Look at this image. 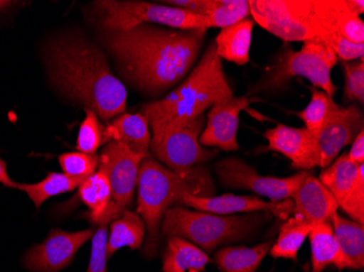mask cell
Wrapping results in <instances>:
<instances>
[{
	"label": "cell",
	"instance_id": "cell-18",
	"mask_svg": "<svg viewBox=\"0 0 364 272\" xmlns=\"http://www.w3.org/2000/svg\"><path fill=\"white\" fill-rule=\"evenodd\" d=\"M294 214H299L309 224L329 222L338 210V204L326 186L313 175L306 173L291 197Z\"/></svg>",
	"mask_w": 364,
	"mask_h": 272
},
{
	"label": "cell",
	"instance_id": "cell-1",
	"mask_svg": "<svg viewBox=\"0 0 364 272\" xmlns=\"http://www.w3.org/2000/svg\"><path fill=\"white\" fill-rule=\"evenodd\" d=\"M206 31L176 30L144 24L124 31H104V46L127 83L141 93L159 96L191 72Z\"/></svg>",
	"mask_w": 364,
	"mask_h": 272
},
{
	"label": "cell",
	"instance_id": "cell-33",
	"mask_svg": "<svg viewBox=\"0 0 364 272\" xmlns=\"http://www.w3.org/2000/svg\"><path fill=\"white\" fill-rule=\"evenodd\" d=\"M58 161L65 175L83 181L97 171L100 163L97 155H87L81 151L61 154Z\"/></svg>",
	"mask_w": 364,
	"mask_h": 272
},
{
	"label": "cell",
	"instance_id": "cell-38",
	"mask_svg": "<svg viewBox=\"0 0 364 272\" xmlns=\"http://www.w3.org/2000/svg\"><path fill=\"white\" fill-rule=\"evenodd\" d=\"M0 183L10 189H18V185H19V183L12 181L10 175H8L7 163L1 158H0Z\"/></svg>",
	"mask_w": 364,
	"mask_h": 272
},
{
	"label": "cell",
	"instance_id": "cell-26",
	"mask_svg": "<svg viewBox=\"0 0 364 272\" xmlns=\"http://www.w3.org/2000/svg\"><path fill=\"white\" fill-rule=\"evenodd\" d=\"M145 232L146 228L140 214L130 210L124 212L119 218L112 221L110 224V233L107 240L108 259L122 247L140 249L144 242Z\"/></svg>",
	"mask_w": 364,
	"mask_h": 272
},
{
	"label": "cell",
	"instance_id": "cell-15",
	"mask_svg": "<svg viewBox=\"0 0 364 272\" xmlns=\"http://www.w3.org/2000/svg\"><path fill=\"white\" fill-rule=\"evenodd\" d=\"M182 205L210 214L230 216L235 212H271L279 219H288L294 212L292 200L282 202L264 200L257 196H237L224 194L220 196H196L187 194L182 198Z\"/></svg>",
	"mask_w": 364,
	"mask_h": 272
},
{
	"label": "cell",
	"instance_id": "cell-11",
	"mask_svg": "<svg viewBox=\"0 0 364 272\" xmlns=\"http://www.w3.org/2000/svg\"><path fill=\"white\" fill-rule=\"evenodd\" d=\"M215 170L220 181L226 187L247 190L271 202L290 200L306 175V171L291 177H263L255 168L236 157H229L216 163Z\"/></svg>",
	"mask_w": 364,
	"mask_h": 272
},
{
	"label": "cell",
	"instance_id": "cell-25",
	"mask_svg": "<svg viewBox=\"0 0 364 272\" xmlns=\"http://www.w3.org/2000/svg\"><path fill=\"white\" fill-rule=\"evenodd\" d=\"M309 239L312 257L311 272H322L331 263L338 269H345L343 259L331 222L313 226L312 230L309 233Z\"/></svg>",
	"mask_w": 364,
	"mask_h": 272
},
{
	"label": "cell",
	"instance_id": "cell-14",
	"mask_svg": "<svg viewBox=\"0 0 364 272\" xmlns=\"http://www.w3.org/2000/svg\"><path fill=\"white\" fill-rule=\"evenodd\" d=\"M249 105L250 99L247 96H231L216 102L206 116L200 144L203 147H218L224 151H238L239 116Z\"/></svg>",
	"mask_w": 364,
	"mask_h": 272
},
{
	"label": "cell",
	"instance_id": "cell-39",
	"mask_svg": "<svg viewBox=\"0 0 364 272\" xmlns=\"http://www.w3.org/2000/svg\"><path fill=\"white\" fill-rule=\"evenodd\" d=\"M346 3L348 7L353 10L358 16H361L364 12V1L363 0H346Z\"/></svg>",
	"mask_w": 364,
	"mask_h": 272
},
{
	"label": "cell",
	"instance_id": "cell-36",
	"mask_svg": "<svg viewBox=\"0 0 364 272\" xmlns=\"http://www.w3.org/2000/svg\"><path fill=\"white\" fill-rule=\"evenodd\" d=\"M161 4L185 10L189 13L206 16L212 9L214 0H167Z\"/></svg>",
	"mask_w": 364,
	"mask_h": 272
},
{
	"label": "cell",
	"instance_id": "cell-29",
	"mask_svg": "<svg viewBox=\"0 0 364 272\" xmlns=\"http://www.w3.org/2000/svg\"><path fill=\"white\" fill-rule=\"evenodd\" d=\"M308 89L311 93L310 103L296 114L304 122V128L318 138L322 129L341 106L337 105L333 97L327 95L322 89L314 87H308Z\"/></svg>",
	"mask_w": 364,
	"mask_h": 272
},
{
	"label": "cell",
	"instance_id": "cell-32",
	"mask_svg": "<svg viewBox=\"0 0 364 272\" xmlns=\"http://www.w3.org/2000/svg\"><path fill=\"white\" fill-rule=\"evenodd\" d=\"M104 126L93 110L85 108V118L82 121L77 134L75 148L87 155H96V151L103 145Z\"/></svg>",
	"mask_w": 364,
	"mask_h": 272
},
{
	"label": "cell",
	"instance_id": "cell-6",
	"mask_svg": "<svg viewBox=\"0 0 364 272\" xmlns=\"http://www.w3.org/2000/svg\"><path fill=\"white\" fill-rule=\"evenodd\" d=\"M337 61L338 58L333 49L323 43L304 42L298 52L286 48L267 69L263 82L257 84L255 92L283 89L294 77H301L309 80L312 87L334 97L338 87L333 83L332 70Z\"/></svg>",
	"mask_w": 364,
	"mask_h": 272
},
{
	"label": "cell",
	"instance_id": "cell-37",
	"mask_svg": "<svg viewBox=\"0 0 364 272\" xmlns=\"http://www.w3.org/2000/svg\"><path fill=\"white\" fill-rule=\"evenodd\" d=\"M351 148L349 151L348 158L357 165H364V131L362 130L355 136L353 142L351 143Z\"/></svg>",
	"mask_w": 364,
	"mask_h": 272
},
{
	"label": "cell",
	"instance_id": "cell-17",
	"mask_svg": "<svg viewBox=\"0 0 364 272\" xmlns=\"http://www.w3.org/2000/svg\"><path fill=\"white\" fill-rule=\"evenodd\" d=\"M269 151L284 155L296 169L318 167V138L306 128L277 124L264 133Z\"/></svg>",
	"mask_w": 364,
	"mask_h": 272
},
{
	"label": "cell",
	"instance_id": "cell-23",
	"mask_svg": "<svg viewBox=\"0 0 364 272\" xmlns=\"http://www.w3.org/2000/svg\"><path fill=\"white\" fill-rule=\"evenodd\" d=\"M210 263L208 254L193 243L179 236H168L163 254L164 272H186L198 270L202 272Z\"/></svg>",
	"mask_w": 364,
	"mask_h": 272
},
{
	"label": "cell",
	"instance_id": "cell-8",
	"mask_svg": "<svg viewBox=\"0 0 364 272\" xmlns=\"http://www.w3.org/2000/svg\"><path fill=\"white\" fill-rule=\"evenodd\" d=\"M255 23L285 42H320L325 31L313 9V0H249Z\"/></svg>",
	"mask_w": 364,
	"mask_h": 272
},
{
	"label": "cell",
	"instance_id": "cell-19",
	"mask_svg": "<svg viewBox=\"0 0 364 272\" xmlns=\"http://www.w3.org/2000/svg\"><path fill=\"white\" fill-rule=\"evenodd\" d=\"M151 140L150 126L141 112L120 114L104 126L103 144L119 142L134 153L149 156Z\"/></svg>",
	"mask_w": 364,
	"mask_h": 272
},
{
	"label": "cell",
	"instance_id": "cell-21",
	"mask_svg": "<svg viewBox=\"0 0 364 272\" xmlns=\"http://www.w3.org/2000/svg\"><path fill=\"white\" fill-rule=\"evenodd\" d=\"M255 24L252 18H247L234 26L220 28V32L214 40L218 57L222 60L225 59L238 65L250 62Z\"/></svg>",
	"mask_w": 364,
	"mask_h": 272
},
{
	"label": "cell",
	"instance_id": "cell-7",
	"mask_svg": "<svg viewBox=\"0 0 364 272\" xmlns=\"http://www.w3.org/2000/svg\"><path fill=\"white\" fill-rule=\"evenodd\" d=\"M94 4L104 31L130 30L144 24L176 30L208 31L205 16L189 13L171 6L136 0H102Z\"/></svg>",
	"mask_w": 364,
	"mask_h": 272
},
{
	"label": "cell",
	"instance_id": "cell-16",
	"mask_svg": "<svg viewBox=\"0 0 364 272\" xmlns=\"http://www.w3.org/2000/svg\"><path fill=\"white\" fill-rule=\"evenodd\" d=\"M362 130L363 114L358 105L339 107L318 135V167H328Z\"/></svg>",
	"mask_w": 364,
	"mask_h": 272
},
{
	"label": "cell",
	"instance_id": "cell-30",
	"mask_svg": "<svg viewBox=\"0 0 364 272\" xmlns=\"http://www.w3.org/2000/svg\"><path fill=\"white\" fill-rule=\"evenodd\" d=\"M82 182L83 180L75 179L65 173H50L38 183H19L18 190L26 192L38 210L48 198L75 191L81 185Z\"/></svg>",
	"mask_w": 364,
	"mask_h": 272
},
{
	"label": "cell",
	"instance_id": "cell-5",
	"mask_svg": "<svg viewBox=\"0 0 364 272\" xmlns=\"http://www.w3.org/2000/svg\"><path fill=\"white\" fill-rule=\"evenodd\" d=\"M261 218L247 216H222L182 206L169 208L164 214L161 232L167 236H179L206 251L226 243L237 242L249 236Z\"/></svg>",
	"mask_w": 364,
	"mask_h": 272
},
{
	"label": "cell",
	"instance_id": "cell-35",
	"mask_svg": "<svg viewBox=\"0 0 364 272\" xmlns=\"http://www.w3.org/2000/svg\"><path fill=\"white\" fill-rule=\"evenodd\" d=\"M107 224H101L92 237L91 259L87 272H107Z\"/></svg>",
	"mask_w": 364,
	"mask_h": 272
},
{
	"label": "cell",
	"instance_id": "cell-20",
	"mask_svg": "<svg viewBox=\"0 0 364 272\" xmlns=\"http://www.w3.org/2000/svg\"><path fill=\"white\" fill-rule=\"evenodd\" d=\"M313 9L324 31L334 28L350 42L364 44L363 20L348 7L346 0H313Z\"/></svg>",
	"mask_w": 364,
	"mask_h": 272
},
{
	"label": "cell",
	"instance_id": "cell-13",
	"mask_svg": "<svg viewBox=\"0 0 364 272\" xmlns=\"http://www.w3.org/2000/svg\"><path fill=\"white\" fill-rule=\"evenodd\" d=\"M95 231H68L54 229L47 235L44 242L31 247L23 256V265L31 272H59L68 267L79 249Z\"/></svg>",
	"mask_w": 364,
	"mask_h": 272
},
{
	"label": "cell",
	"instance_id": "cell-22",
	"mask_svg": "<svg viewBox=\"0 0 364 272\" xmlns=\"http://www.w3.org/2000/svg\"><path fill=\"white\" fill-rule=\"evenodd\" d=\"M335 239L338 243L345 269H363L364 228L363 224L343 218L336 212L331 218Z\"/></svg>",
	"mask_w": 364,
	"mask_h": 272
},
{
	"label": "cell",
	"instance_id": "cell-10",
	"mask_svg": "<svg viewBox=\"0 0 364 272\" xmlns=\"http://www.w3.org/2000/svg\"><path fill=\"white\" fill-rule=\"evenodd\" d=\"M145 157L146 155L134 153L119 142H109L102 149L97 170L107 175L112 187V202L102 224L119 218L132 205L141 163Z\"/></svg>",
	"mask_w": 364,
	"mask_h": 272
},
{
	"label": "cell",
	"instance_id": "cell-9",
	"mask_svg": "<svg viewBox=\"0 0 364 272\" xmlns=\"http://www.w3.org/2000/svg\"><path fill=\"white\" fill-rule=\"evenodd\" d=\"M206 124L205 114L179 119L153 133L151 151L161 165L176 173H185L194 165L210 161L218 151L200 144V136Z\"/></svg>",
	"mask_w": 364,
	"mask_h": 272
},
{
	"label": "cell",
	"instance_id": "cell-24",
	"mask_svg": "<svg viewBox=\"0 0 364 272\" xmlns=\"http://www.w3.org/2000/svg\"><path fill=\"white\" fill-rule=\"evenodd\" d=\"M77 189L80 200L89 210L87 218L93 224L101 226L112 202V187L107 175L101 170H97L82 182Z\"/></svg>",
	"mask_w": 364,
	"mask_h": 272
},
{
	"label": "cell",
	"instance_id": "cell-3",
	"mask_svg": "<svg viewBox=\"0 0 364 272\" xmlns=\"http://www.w3.org/2000/svg\"><path fill=\"white\" fill-rule=\"evenodd\" d=\"M212 192V184L201 170L192 168L185 173H176L154 157H145L139 171L136 206V214L146 228L145 256L153 259L156 255L161 221L169 208L182 205V198L187 194L208 196Z\"/></svg>",
	"mask_w": 364,
	"mask_h": 272
},
{
	"label": "cell",
	"instance_id": "cell-28",
	"mask_svg": "<svg viewBox=\"0 0 364 272\" xmlns=\"http://www.w3.org/2000/svg\"><path fill=\"white\" fill-rule=\"evenodd\" d=\"M313 224H309L299 214L288 218L280 228L279 236L275 244L272 245L269 253L274 259L296 261V255L304 244Z\"/></svg>",
	"mask_w": 364,
	"mask_h": 272
},
{
	"label": "cell",
	"instance_id": "cell-2",
	"mask_svg": "<svg viewBox=\"0 0 364 272\" xmlns=\"http://www.w3.org/2000/svg\"><path fill=\"white\" fill-rule=\"evenodd\" d=\"M46 59L52 81L69 98L93 110L103 121L124 114L126 87L97 46L79 36H65L48 45Z\"/></svg>",
	"mask_w": 364,
	"mask_h": 272
},
{
	"label": "cell",
	"instance_id": "cell-31",
	"mask_svg": "<svg viewBox=\"0 0 364 272\" xmlns=\"http://www.w3.org/2000/svg\"><path fill=\"white\" fill-rule=\"evenodd\" d=\"M251 16L249 0H214L212 9L206 14L208 28H224L234 26Z\"/></svg>",
	"mask_w": 364,
	"mask_h": 272
},
{
	"label": "cell",
	"instance_id": "cell-4",
	"mask_svg": "<svg viewBox=\"0 0 364 272\" xmlns=\"http://www.w3.org/2000/svg\"><path fill=\"white\" fill-rule=\"evenodd\" d=\"M231 96L234 92L213 40L189 77L166 97L143 105L141 114L146 118L153 134L175 120L203 114L216 102Z\"/></svg>",
	"mask_w": 364,
	"mask_h": 272
},
{
	"label": "cell",
	"instance_id": "cell-27",
	"mask_svg": "<svg viewBox=\"0 0 364 272\" xmlns=\"http://www.w3.org/2000/svg\"><path fill=\"white\" fill-rule=\"evenodd\" d=\"M271 247L269 241L253 247H224L215 254V263L220 272H257Z\"/></svg>",
	"mask_w": 364,
	"mask_h": 272
},
{
	"label": "cell",
	"instance_id": "cell-34",
	"mask_svg": "<svg viewBox=\"0 0 364 272\" xmlns=\"http://www.w3.org/2000/svg\"><path fill=\"white\" fill-rule=\"evenodd\" d=\"M343 77H345V87H343V97L347 102H358L363 105L364 103V62L341 63Z\"/></svg>",
	"mask_w": 364,
	"mask_h": 272
},
{
	"label": "cell",
	"instance_id": "cell-40",
	"mask_svg": "<svg viewBox=\"0 0 364 272\" xmlns=\"http://www.w3.org/2000/svg\"><path fill=\"white\" fill-rule=\"evenodd\" d=\"M189 272H200L198 270H189Z\"/></svg>",
	"mask_w": 364,
	"mask_h": 272
},
{
	"label": "cell",
	"instance_id": "cell-12",
	"mask_svg": "<svg viewBox=\"0 0 364 272\" xmlns=\"http://www.w3.org/2000/svg\"><path fill=\"white\" fill-rule=\"evenodd\" d=\"M320 180L336 200L338 207L358 224H364V165H357L343 153L328 167Z\"/></svg>",
	"mask_w": 364,
	"mask_h": 272
}]
</instances>
